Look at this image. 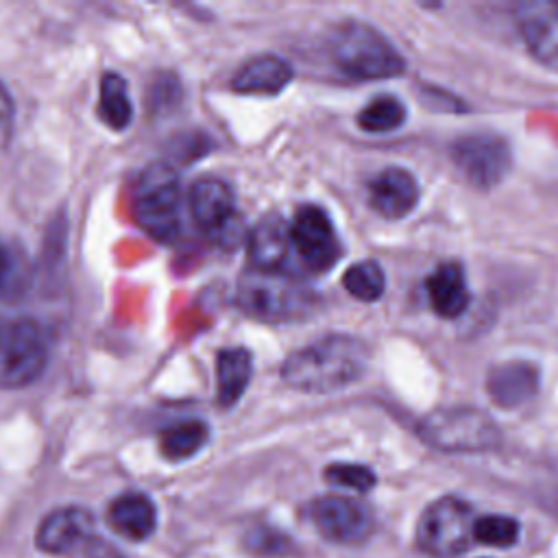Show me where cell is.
I'll list each match as a JSON object with an SVG mask.
<instances>
[{
    "instance_id": "cell-1",
    "label": "cell",
    "mask_w": 558,
    "mask_h": 558,
    "mask_svg": "<svg viewBox=\"0 0 558 558\" xmlns=\"http://www.w3.org/2000/svg\"><path fill=\"white\" fill-rule=\"evenodd\" d=\"M364 371L366 347L353 336L331 333L288 355L281 377L301 392H331L357 381Z\"/></svg>"
},
{
    "instance_id": "cell-2",
    "label": "cell",
    "mask_w": 558,
    "mask_h": 558,
    "mask_svg": "<svg viewBox=\"0 0 558 558\" xmlns=\"http://www.w3.org/2000/svg\"><path fill=\"white\" fill-rule=\"evenodd\" d=\"M333 63L360 81L392 78L405 72L399 50L373 26L364 22L340 24L329 41Z\"/></svg>"
},
{
    "instance_id": "cell-3",
    "label": "cell",
    "mask_w": 558,
    "mask_h": 558,
    "mask_svg": "<svg viewBox=\"0 0 558 558\" xmlns=\"http://www.w3.org/2000/svg\"><path fill=\"white\" fill-rule=\"evenodd\" d=\"M418 436L429 447L451 453L488 451L501 440L497 423L486 412L466 405L429 412L418 423Z\"/></svg>"
},
{
    "instance_id": "cell-4",
    "label": "cell",
    "mask_w": 558,
    "mask_h": 558,
    "mask_svg": "<svg viewBox=\"0 0 558 558\" xmlns=\"http://www.w3.org/2000/svg\"><path fill=\"white\" fill-rule=\"evenodd\" d=\"M312 294L294 277L279 270L253 268L238 283V305L253 318L266 323L303 316Z\"/></svg>"
},
{
    "instance_id": "cell-5",
    "label": "cell",
    "mask_w": 558,
    "mask_h": 558,
    "mask_svg": "<svg viewBox=\"0 0 558 558\" xmlns=\"http://www.w3.org/2000/svg\"><path fill=\"white\" fill-rule=\"evenodd\" d=\"M133 211L137 225L157 242H172L181 227V185L174 170L155 163L137 181Z\"/></svg>"
},
{
    "instance_id": "cell-6",
    "label": "cell",
    "mask_w": 558,
    "mask_h": 558,
    "mask_svg": "<svg viewBox=\"0 0 558 558\" xmlns=\"http://www.w3.org/2000/svg\"><path fill=\"white\" fill-rule=\"evenodd\" d=\"M473 523L475 517L466 501L451 495L440 497L421 512L416 543L436 558L458 556L473 541Z\"/></svg>"
},
{
    "instance_id": "cell-7",
    "label": "cell",
    "mask_w": 558,
    "mask_h": 558,
    "mask_svg": "<svg viewBox=\"0 0 558 558\" xmlns=\"http://www.w3.org/2000/svg\"><path fill=\"white\" fill-rule=\"evenodd\" d=\"M48 347L39 325L26 318L0 325V388H24L46 368Z\"/></svg>"
},
{
    "instance_id": "cell-8",
    "label": "cell",
    "mask_w": 558,
    "mask_h": 558,
    "mask_svg": "<svg viewBox=\"0 0 558 558\" xmlns=\"http://www.w3.org/2000/svg\"><path fill=\"white\" fill-rule=\"evenodd\" d=\"M451 159L462 177L480 190L501 183L512 161L508 142L493 133L462 135L451 146Z\"/></svg>"
},
{
    "instance_id": "cell-9",
    "label": "cell",
    "mask_w": 558,
    "mask_h": 558,
    "mask_svg": "<svg viewBox=\"0 0 558 558\" xmlns=\"http://www.w3.org/2000/svg\"><path fill=\"white\" fill-rule=\"evenodd\" d=\"M37 545L48 554H83L87 558H113L109 545L94 536L92 517L81 508H61L50 512L39 530Z\"/></svg>"
},
{
    "instance_id": "cell-10",
    "label": "cell",
    "mask_w": 558,
    "mask_h": 558,
    "mask_svg": "<svg viewBox=\"0 0 558 558\" xmlns=\"http://www.w3.org/2000/svg\"><path fill=\"white\" fill-rule=\"evenodd\" d=\"M290 238L303 264L314 272L329 270L342 253L333 222L316 205H305L296 211L290 222Z\"/></svg>"
},
{
    "instance_id": "cell-11",
    "label": "cell",
    "mask_w": 558,
    "mask_h": 558,
    "mask_svg": "<svg viewBox=\"0 0 558 558\" xmlns=\"http://www.w3.org/2000/svg\"><path fill=\"white\" fill-rule=\"evenodd\" d=\"M310 521L329 541L340 545H357L373 532L368 508L351 497L325 495L310 504Z\"/></svg>"
},
{
    "instance_id": "cell-12",
    "label": "cell",
    "mask_w": 558,
    "mask_h": 558,
    "mask_svg": "<svg viewBox=\"0 0 558 558\" xmlns=\"http://www.w3.org/2000/svg\"><path fill=\"white\" fill-rule=\"evenodd\" d=\"M514 22L532 57L547 70L558 72V4L521 2L514 9Z\"/></svg>"
},
{
    "instance_id": "cell-13",
    "label": "cell",
    "mask_w": 558,
    "mask_h": 558,
    "mask_svg": "<svg viewBox=\"0 0 558 558\" xmlns=\"http://www.w3.org/2000/svg\"><path fill=\"white\" fill-rule=\"evenodd\" d=\"M418 201V185L403 168H386L368 183L371 207L390 220L408 216Z\"/></svg>"
},
{
    "instance_id": "cell-14",
    "label": "cell",
    "mask_w": 558,
    "mask_h": 558,
    "mask_svg": "<svg viewBox=\"0 0 558 558\" xmlns=\"http://www.w3.org/2000/svg\"><path fill=\"white\" fill-rule=\"evenodd\" d=\"M190 211L194 220L211 231H225L235 218V198L231 187L220 179H201L190 190Z\"/></svg>"
},
{
    "instance_id": "cell-15",
    "label": "cell",
    "mask_w": 558,
    "mask_h": 558,
    "mask_svg": "<svg viewBox=\"0 0 558 558\" xmlns=\"http://www.w3.org/2000/svg\"><path fill=\"white\" fill-rule=\"evenodd\" d=\"M538 368L530 362H504L490 368L486 390L501 408H517L538 392Z\"/></svg>"
},
{
    "instance_id": "cell-16",
    "label": "cell",
    "mask_w": 558,
    "mask_h": 558,
    "mask_svg": "<svg viewBox=\"0 0 558 558\" xmlns=\"http://www.w3.org/2000/svg\"><path fill=\"white\" fill-rule=\"evenodd\" d=\"M425 290L434 312L442 318L460 316L471 301L464 270L458 262L438 264L425 279Z\"/></svg>"
},
{
    "instance_id": "cell-17",
    "label": "cell",
    "mask_w": 558,
    "mask_h": 558,
    "mask_svg": "<svg viewBox=\"0 0 558 558\" xmlns=\"http://www.w3.org/2000/svg\"><path fill=\"white\" fill-rule=\"evenodd\" d=\"M290 246V225L279 214L262 216L248 235V255L253 268L279 270Z\"/></svg>"
},
{
    "instance_id": "cell-18",
    "label": "cell",
    "mask_w": 558,
    "mask_h": 558,
    "mask_svg": "<svg viewBox=\"0 0 558 558\" xmlns=\"http://www.w3.org/2000/svg\"><path fill=\"white\" fill-rule=\"evenodd\" d=\"M292 81V68L288 61L275 54H259L246 61L231 81L233 92L253 96H272L286 89Z\"/></svg>"
},
{
    "instance_id": "cell-19",
    "label": "cell",
    "mask_w": 558,
    "mask_h": 558,
    "mask_svg": "<svg viewBox=\"0 0 558 558\" xmlns=\"http://www.w3.org/2000/svg\"><path fill=\"white\" fill-rule=\"evenodd\" d=\"M111 527L129 541H144L157 525L155 504L142 493H124L109 506Z\"/></svg>"
},
{
    "instance_id": "cell-20",
    "label": "cell",
    "mask_w": 558,
    "mask_h": 558,
    "mask_svg": "<svg viewBox=\"0 0 558 558\" xmlns=\"http://www.w3.org/2000/svg\"><path fill=\"white\" fill-rule=\"evenodd\" d=\"M253 375V357L242 347L222 349L216 357V401L222 408L233 405L246 390Z\"/></svg>"
},
{
    "instance_id": "cell-21",
    "label": "cell",
    "mask_w": 558,
    "mask_h": 558,
    "mask_svg": "<svg viewBox=\"0 0 558 558\" xmlns=\"http://www.w3.org/2000/svg\"><path fill=\"white\" fill-rule=\"evenodd\" d=\"M98 113L107 126L122 131L133 118V105L126 92V83L120 74H105L100 81Z\"/></svg>"
},
{
    "instance_id": "cell-22",
    "label": "cell",
    "mask_w": 558,
    "mask_h": 558,
    "mask_svg": "<svg viewBox=\"0 0 558 558\" xmlns=\"http://www.w3.org/2000/svg\"><path fill=\"white\" fill-rule=\"evenodd\" d=\"M209 429L205 423L201 421H183L177 423L172 427H168L161 438H159V447L161 453L168 460H187L192 458L196 451H201L207 442Z\"/></svg>"
},
{
    "instance_id": "cell-23",
    "label": "cell",
    "mask_w": 558,
    "mask_h": 558,
    "mask_svg": "<svg viewBox=\"0 0 558 558\" xmlns=\"http://www.w3.org/2000/svg\"><path fill=\"white\" fill-rule=\"evenodd\" d=\"M403 120H405V105L390 94L375 96L357 113V126L366 133L395 131L403 124Z\"/></svg>"
},
{
    "instance_id": "cell-24",
    "label": "cell",
    "mask_w": 558,
    "mask_h": 558,
    "mask_svg": "<svg viewBox=\"0 0 558 558\" xmlns=\"http://www.w3.org/2000/svg\"><path fill=\"white\" fill-rule=\"evenodd\" d=\"M344 290L357 299V301H377L384 290H386V277L384 270L379 268L377 262L366 259V262H357L353 266L347 268L344 277H342Z\"/></svg>"
},
{
    "instance_id": "cell-25",
    "label": "cell",
    "mask_w": 558,
    "mask_h": 558,
    "mask_svg": "<svg viewBox=\"0 0 558 558\" xmlns=\"http://www.w3.org/2000/svg\"><path fill=\"white\" fill-rule=\"evenodd\" d=\"M519 538V523L506 514H486L473 523V541L490 547H510Z\"/></svg>"
},
{
    "instance_id": "cell-26",
    "label": "cell",
    "mask_w": 558,
    "mask_h": 558,
    "mask_svg": "<svg viewBox=\"0 0 558 558\" xmlns=\"http://www.w3.org/2000/svg\"><path fill=\"white\" fill-rule=\"evenodd\" d=\"M325 477L327 482L336 484V486H342V488H351V490H357V493H366L375 486L377 477L375 473L364 466V464H353V462H336V464H329L325 469Z\"/></svg>"
},
{
    "instance_id": "cell-27",
    "label": "cell",
    "mask_w": 558,
    "mask_h": 558,
    "mask_svg": "<svg viewBox=\"0 0 558 558\" xmlns=\"http://www.w3.org/2000/svg\"><path fill=\"white\" fill-rule=\"evenodd\" d=\"M13 118H15L13 100H11L9 92L0 85V146H4L11 140Z\"/></svg>"
},
{
    "instance_id": "cell-28",
    "label": "cell",
    "mask_w": 558,
    "mask_h": 558,
    "mask_svg": "<svg viewBox=\"0 0 558 558\" xmlns=\"http://www.w3.org/2000/svg\"><path fill=\"white\" fill-rule=\"evenodd\" d=\"M255 541H253V549H257V551H266L268 556L270 554H275V551H283L286 549V541L277 534V532H255V536H253Z\"/></svg>"
},
{
    "instance_id": "cell-29",
    "label": "cell",
    "mask_w": 558,
    "mask_h": 558,
    "mask_svg": "<svg viewBox=\"0 0 558 558\" xmlns=\"http://www.w3.org/2000/svg\"><path fill=\"white\" fill-rule=\"evenodd\" d=\"M7 268H9V262H7L4 251L0 248V281H2V279H4V275H7Z\"/></svg>"
}]
</instances>
